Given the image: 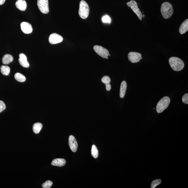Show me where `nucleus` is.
<instances>
[{
  "label": "nucleus",
  "mask_w": 188,
  "mask_h": 188,
  "mask_svg": "<svg viewBox=\"0 0 188 188\" xmlns=\"http://www.w3.org/2000/svg\"><path fill=\"white\" fill-rule=\"evenodd\" d=\"M169 65L172 69L176 72L182 70L184 67L185 64L183 61L176 57H171L169 59Z\"/></svg>",
  "instance_id": "1"
},
{
  "label": "nucleus",
  "mask_w": 188,
  "mask_h": 188,
  "mask_svg": "<svg viewBox=\"0 0 188 188\" xmlns=\"http://www.w3.org/2000/svg\"><path fill=\"white\" fill-rule=\"evenodd\" d=\"M101 82H102L103 83L105 84L106 90L107 91H109L111 89V85H110L111 79L109 76H104L101 79Z\"/></svg>",
  "instance_id": "15"
},
{
  "label": "nucleus",
  "mask_w": 188,
  "mask_h": 188,
  "mask_svg": "<svg viewBox=\"0 0 188 188\" xmlns=\"http://www.w3.org/2000/svg\"><path fill=\"white\" fill-rule=\"evenodd\" d=\"M48 40L51 44H55L61 43L63 40V38L60 35L53 33L50 35Z\"/></svg>",
  "instance_id": "9"
},
{
  "label": "nucleus",
  "mask_w": 188,
  "mask_h": 188,
  "mask_svg": "<svg viewBox=\"0 0 188 188\" xmlns=\"http://www.w3.org/2000/svg\"><path fill=\"white\" fill-rule=\"evenodd\" d=\"M102 20L103 23H111V19H110L109 17L107 15L103 17L102 18Z\"/></svg>",
  "instance_id": "25"
},
{
  "label": "nucleus",
  "mask_w": 188,
  "mask_h": 188,
  "mask_svg": "<svg viewBox=\"0 0 188 188\" xmlns=\"http://www.w3.org/2000/svg\"><path fill=\"white\" fill-rule=\"evenodd\" d=\"M13 60V57L11 55L9 54H5L2 58V62L5 65L9 64L12 62Z\"/></svg>",
  "instance_id": "18"
},
{
  "label": "nucleus",
  "mask_w": 188,
  "mask_h": 188,
  "mask_svg": "<svg viewBox=\"0 0 188 188\" xmlns=\"http://www.w3.org/2000/svg\"><path fill=\"white\" fill-rule=\"evenodd\" d=\"M69 145L72 151L76 152L78 148V143L76 138L74 136L71 135L69 137Z\"/></svg>",
  "instance_id": "11"
},
{
  "label": "nucleus",
  "mask_w": 188,
  "mask_h": 188,
  "mask_svg": "<svg viewBox=\"0 0 188 188\" xmlns=\"http://www.w3.org/2000/svg\"><path fill=\"white\" fill-rule=\"evenodd\" d=\"M19 57V62L20 65L24 67L28 68L29 67V64L27 61V57L25 54L23 53L20 54Z\"/></svg>",
  "instance_id": "12"
},
{
  "label": "nucleus",
  "mask_w": 188,
  "mask_h": 188,
  "mask_svg": "<svg viewBox=\"0 0 188 188\" xmlns=\"http://www.w3.org/2000/svg\"><path fill=\"white\" fill-rule=\"evenodd\" d=\"M94 49L97 54L103 58H106L109 56V54L108 51L102 46L95 45L94 46Z\"/></svg>",
  "instance_id": "7"
},
{
  "label": "nucleus",
  "mask_w": 188,
  "mask_h": 188,
  "mask_svg": "<svg viewBox=\"0 0 188 188\" xmlns=\"http://www.w3.org/2000/svg\"><path fill=\"white\" fill-rule=\"evenodd\" d=\"M127 87V82L125 81H122L121 83L119 92V96L121 98H123L125 97Z\"/></svg>",
  "instance_id": "17"
},
{
  "label": "nucleus",
  "mask_w": 188,
  "mask_h": 188,
  "mask_svg": "<svg viewBox=\"0 0 188 188\" xmlns=\"http://www.w3.org/2000/svg\"><path fill=\"white\" fill-rule=\"evenodd\" d=\"M37 4L42 13L46 14L49 12L48 0H38Z\"/></svg>",
  "instance_id": "6"
},
{
  "label": "nucleus",
  "mask_w": 188,
  "mask_h": 188,
  "mask_svg": "<svg viewBox=\"0 0 188 188\" xmlns=\"http://www.w3.org/2000/svg\"><path fill=\"white\" fill-rule=\"evenodd\" d=\"M108 57H107L106 58V59H108Z\"/></svg>",
  "instance_id": "29"
},
{
  "label": "nucleus",
  "mask_w": 188,
  "mask_h": 188,
  "mask_svg": "<svg viewBox=\"0 0 188 188\" xmlns=\"http://www.w3.org/2000/svg\"><path fill=\"white\" fill-rule=\"evenodd\" d=\"M21 29L24 33L26 34H29L31 33L33 30L31 25L27 22H23L21 24Z\"/></svg>",
  "instance_id": "10"
},
{
  "label": "nucleus",
  "mask_w": 188,
  "mask_h": 188,
  "mask_svg": "<svg viewBox=\"0 0 188 188\" xmlns=\"http://www.w3.org/2000/svg\"><path fill=\"white\" fill-rule=\"evenodd\" d=\"M15 5L19 10L25 11L26 9L27 4L25 0H18L15 3Z\"/></svg>",
  "instance_id": "14"
},
{
  "label": "nucleus",
  "mask_w": 188,
  "mask_h": 188,
  "mask_svg": "<svg viewBox=\"0 0 188 188\" xmlns=\"http://www.w3.org/2000/svg\"><path fill=\"white\" fill-rule=\"evenodd\" d=\"M128 6L131 8L134 12L135 13L140 20H142V14L138 8V4L134 0H131L127 3Z\"/></svg>",
  "instance_id": "5"
},
{
  "label": "nucleus",
  "mask_w": 188,
  "mask_h": 188,
  "mask_svg": "<svg viewBox=\"0 0 188 188\" xmlns=\"http://www.w3.org/2000/svg\"><path fill=\"white\" fill-rule=\"evenodd\" d=\"M188 31V19L186 20L181 24L179 28V31L181 35L184 34Z\"/></svg>",
  "instance_id": "13"
},
{
  "label": "nucleus",
  "mask_w": 188,
  "mask_h": 188,
  "mask_svg": "<svg viewBox=\"0 0 188 188\" xmlns=\"http://www.w3.org/2000/svg\"><path fill=\"white\" fill-rule=\"evenodd\" d=\"M182 100L183 103L188 104V94H185L182 97Z\"/></svg>",
  "instance_id": "27"
},
{
  "label": "nucleus",
  "mask_w": 188,
  "mask_h": 188,
  "mask_svg": "<svg viewBox=\"0 0 188 188\" xmlns=\"http://www.w3.org/2000/svg\"><path fill=\"white\" fill-rule=\"evenodd\" d=\"M161 11L164 18L168 19L173 15V7L168 2H165L161 6Z\"/></svg>",
  "instance_id": "2"
},
{
  "label": "nucleus",
  "mask_w": 188,
  "mask_h": 188,
  "mask_svg": "<svg viewBox=\"0 0 188 188\" xmlns=\"http://www.w3.org/2000/svg\"><path fill=\"white\" fill-rule=\"evenodd\" d=\"M66 163V161L65 159L61 158L56 159L52 161L51 165H52L61 167L65 165Z\"/></svg>",
  "instance_id": "16"
},
{
  "label": "nucleus",
  "mask_w": 188,
  "mask_h": 188,
  "mask_svg": "<svg viewBox=\"0 0 188 188\" xmlns=\"http://www.w3.org/2000/svg\"><path fill=\"white\" fill-rule=\"evenodd\" d=\"M14 77L16 80L20 82H23L26 80V77L23 74L19 72L15 74Z\"/></svg>",
  "instance_id": "20"
},
{
  "label": "nucleus",
  "mask_w": 188,
  "mask_h": 188,
  "mask_svg": "<svg viewBox=\"0 0 188 188\" xmlns=\"http://www.w3.org/2000/svg\"><path fill=\"white\" fill-rule=\"evenodd\" d=\"M1 72L5 76H7L10 73V68L8 66H2L1 67Z\"/></svg>",
  "instance_id": "21"
},
{
  "label": "nucleus",
  "mask_w": 188,
  "mask_h": 188,
  "mask_svg": "<svg viewBox=\"0 0 188 188\" xmlns=\"http://www.w3.org/2000/svg\"><path fill=\"white\" fill-rule=\"evenodd\" d=\"M53 183L51 181L47 180L44 183L42 187L43 188H50L53 185Z\"/></svg>",
  "instance_id": "24"
},
{
  "label": "nucleus",
  "mask_w": 188,
  "mask_h": 188,
  "mask_svg": "<svg viewBox=\"0 0 188 188\" xmlns=\"http://www.w3.org/2000/svg\"><path fill=\"white\" fill-rule=\"evenodd\" d=\"M170 103V99L168 97L165 96L161 99L157 103L156 110L157 112L160 113L166 109Z\"/></svg>",
  "instance_id": "4"
},
{
  "label": "nucleus",
  "mask_w": 188,
  "mask_h": 188,
  "mask_svg": "<svg viewBox=\"0 0 188 188\" xmlns=\"http://www.w3.org/2000/svg\"><path fill=\"white\" fill-rule=\"evenodd\" d=\"M90 9L88 4L85 1L82 0L79 3V14L81 18L87 19L89 14Z\"/></svg>",
  "instance_id": "3"
},
{
  "label": "nucleus",
  "mask_w": 188,
  "mask_h": 188,
  "mask_svg": "<svg viewBox=\"0 0 188 188\" xmlns=\"http://www.w3.org/2000/svg\"><path fill=\"white\" fill-rule=\"evenodd\" d=\"M162 182L161 179H158L153 181L151 185V188H154L160 184Z\"/></svg>",
  "instance_id": "23"
},
{
  "label": "nucleus",
  "mask_w": 188,
  "mask_h": 188,
  "mask_svg": "<svg viewBox=\"0 0 188 188\" xmlns=\"http://www.w3.org/2000/svg\"><path fill=\"white\" fill-rule=\"evenodd\" d=\"M141 54L137 52H130L128 54L129 60L132 63H137L141 59Z\"/></svg>",
  "instance_id": "8"
},
{
  "label": "nucleus",
  "mask_w": 188,
  "mask_h": 188,
  "mask_svg": "<svg viewBox=\"0 0 188 188\" xmlns=\"http://www.w3.org/2000/svg\"><path fill=\"white\" fill-rule=\"evenodd\" d=\"M91 154L95 159L98 158L99 156V151L96 146L93 145L92 146L91 149Z\"/></svg>",
  "instance_id": "22"
},
{
  "label": "nucleus",
  "mask_w": 188,
  "mask_h": 188,
  "mask_svg": "<svg viewBox=\"0 0 188 188\" xmlns=\"http://www.w3.org/2000/svg\"><path fill=\"white\" fill-rule=\"evenodd\" d=\"M43 127V125L40 123H36L33 125V131L36 134H38Z\"/></svg>",
  "instance_id": "19"
},
{
  "label": "nucleus",
  "mask_w": 188,
  "mask_h": 188,
  "mask_svg": "<svg viewBox=\"0 0 188 188\" xmlns=\"http://www.w3.org/2000/svg\"><path fill=\"white\" fill-rule=\"evenodd\" d=\"M6 105L3 101L0 100V113L3 111L5 109Z\"/></svg>",
  "instance_id": "26"
},
{
  "label": "nucleus",
  "mask_w": 188,
  "mask_h": 188,
  "mask_svg": "<svg viewBox=\"0 0 188 188\" xmlns=\"http://www.w3.org/2000/svg\"><path fill=\"white\" fill-rule=\"evenodd\" d=\"M6 1V0H0V5H3Z\"/></svg>",
  "instance_id": "28"
}]
</instances>
